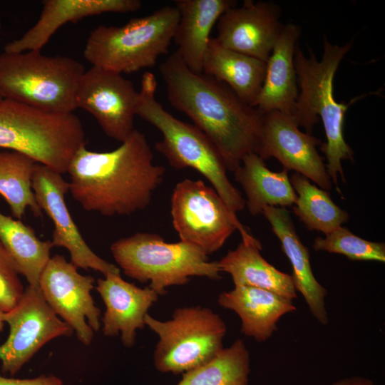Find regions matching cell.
Returning a JSON list of instances; mask_svg holds the SVG:
<instances>
[{
	"label": "cell",
	"instance_id": "obj_15",
	"mask_svg": "<svg viewBox=\"0 0 385 385\" xmlns=\"http://www.w3.org/2000/svg\"><path fill=\"white\" fill-rule=\"evenodd\" d=\"M320 144V139L299 129L291 114L273 111L262 115L255 153L264 160L277 158L284 169L294 170L328 190L332 181L316 148Z\"/></svg>",
	"mask_w": 385,
	"mask_h": 385
},
{
	"label": "cell",
	"instance_id": "obj_31",
	"mask_svg": "<svg viewBox=\"0 0 385 385\" xmlns=\"http://www.w3.org/2000/svg\"><path fill=\"white\" fill-rule=\"evenodd\" d=\"M16 267L0 242V309L7 312L21 299L24 287Z\"/></svg>",
	"mask_w": 385,
	"mask_h": 385
},
{
	"label": "cell",
	"instance_id": "obj_28",
	"mask_svg": "<svg viewBox=\"0 0 385 385\" xmlns=\"http://www.w3.org/2000/svg\"><path fill=\"white\" fill-rule=\"evenodd\" d=\"M36 163L19 152L0 153V195L9 205L15 219L21 220L28 207L36 217L42 215L31 188Z\"/></svg>",
	"mask_w": 385,
	"mask_h": 385
},
{
	"label": "cell",
	"instance_id": "obj_5",
	"mask_svg": "<svg viewBox=\"0 0 385 385\" xmlns=\"http://www.w3.org/2000/svg\"><path fill=\"white\" fill-rule=\"evenodd\" d=\"M86 133L73 113H52L9 99L0 101V148L23 153L64 174Z\"/></svg>",
	"mask_w": 385,
	"mask_h": 385
},
{
	"label": "cell",
	"instance_id": "obj_29",
	"mask_svg": "<svg viewBox=\"0 0 385 385\" xmlns=\"http://www.w3.org/2000/svg\"><path fill=\"white\" fill-rule=\"evenodd\" d=\"M250 352L241 339L208 362L183 374L176 385H248Z\"/></svg>",
	"mask_w": 385,
	"mask_h": 385
},
{
	"label": "cell",
	"instance_id": "obj_13",
	"mask_svg": "<svg viewBox=\"0 0 385 385\" xmlns=\"http://www.w3.org/2000/svg\"><path fill=\"white\" fill-rule=\"evenodd\" d=\"M138 98L132 81L121 73L92 66L79 82L76 106L90 113L106 135L123 143L135 129Z\"/></svg>",
	"mask_w": 385,
	"mask_h": 385
},
{
	"label": "cell",
	"instance_id": "obj_20",
	"mask_svg": "<svg viewBox=\"0 0 385 385\" xmlns=\"http://www.w3.org/2000/svg\"><path fill=\"white\" fill-rule=\"evenodd\" d=\"M262 214L270 223L291 264V276L296 291L303 296L314 319L321 324L327 325L329 322L325 304L327 291L313 274L309 251L297 234L289 212L284 207L265 206Z\"/></svg>",
	"mask_w": 385,
	"mask_h": 385
},
{
	"label": "cell",
	"instance_id": "obj_18",
	"mask_svg": "<svg viewBox=\"0 0 385 385\" xmlns=\"http://www.w3.org/2000/svg\"><path fill=\"white\" fill-rule=\"evenodd\" d=\"M38 20L21 38L7 43L5 52L41 51L63 24L104 13L133 12L142 6L139 0H46Z\"/></svg>",
	"mask_w": 385,
	"mask_h": 385
},
{
	"label": "cell",
	"instance_id": "obj_9",
	"mask_svg": "<svg viewBox=\"0 0 385 385\" xmlns=\"http://www.w3.org/2000/svg\"><path fill=\"white\" fill-rule=\"evenodd\" d=\"M145 324L158 336L153 361L160 372L185 373L208 362L224 348L226 324L207 307H178L164 322L148 313Z\"/></svg>",
	"mask_w": 385,
	"mask_h": 385
},
{
	"label": "cell",
	"instance_id": "obj_4",
	"mask_svg": "<svg viewBox=\"0 0 385 385\" xmlns=\"http://www.w3.org/2000/svg\"><path fill=\"white\" fill-rule=\"evenodd\" d=\"M156 88L155 75L144 73L135 108V115L162 134L155 148L173 168H190L205 176L232 213L244 210L245 200L230 181L225 162L215 145L196 125L167 111L155 98Z\"/></svg>",
	"mask_w": 385,
	"mask_h": 385
},
{
	"label": "cell",
	"instance_id": "obj_25",
	"mask_svg": "<svg viewBox=\"0 0 385 385\" xmlns=\"http://www.w3.org/2000/svg\"><path fill=\"white\" fill-rule=\"evenodd\" d=\"M233 173L246 194V205L253 216L262 213L265 206L284 207L296 202L288 170L271 171L255 153L246 155Z\"/></svg>",
	"mask_w": 385,
	"mask_h": 385
},
{
	"label": "cell",
	"instance_id": "obj_34",
	"mask_svg": "<svg viewBox=\"0 0 385 385\" xmlns=\"http://www.w3.org/2000/svg\"><path fill=\"white\" fill-rule=\"evenodd\" d=\"M3 314L4 312L0 309V334L2 332L5 324L3 319Z\"/></svg>",
	"mask_w": 385,
	"mask_h": 385
},
{
	"label": "cell",
	"instance_id": "obj_17",
	"mask_svg": "<svg viewBox=\"0 0 385 385\" xmlns=\"http://www.w3.org/2000/svg\"><path fill=\"white\" fill-rule=\"evenodd\" d=\"M96 284L106 306L102 318L103 335L113 337L120 334L123 344L133 346L137 331L144 329L145 317L159 294L149 287L140 288L124 280L120 273H109L98 279Z\"/></svg>",
	"mask_w": 385,
	"mask_h": 385
},
{
	"label": "cell",
	"instance_id": "obj_21",
	"mask_svg": "<svg viewBox=\"0 0 385 385\" xmlns=\"http://www.w3.org/2000/svg\"><path fill=\"white\" fill-rule=\"evenodd\" d=\"M217 302L235 312L241 320V332L257 342L268 340L277 331L281 317L297 309L293 301L274 292L242 285L220 293Z\"/></svg>",
	"mask_w": 385,
	"mask_h": 385
},
{
	"label": "cell",
	"instance_id": "obj_23",
	"mask_svg": "<svg viewBox=\"0 0 385 385\" xmlns=\"http://www.w3.org/2000/svg\"><path fill=\"white\" fill-rule=\"evenodd\" d=\"M262 245L252 235L242 238L219 261L221 272L228 273L234 286L242 285L267 289L293 301L297 298L292 276L277 270L261 255Z\"/></svg>",
	"mask_w": 385,
	"mask_h": 385
},
{
	"label": "cell",
	"instance_id": "obj_33",
	"mask_svg": "<svg viewBox=\"0 0 385 385\" xmlns=\"http://www.w3.org/2000/svg\"><path fill=\"white\" fill-rule=\"evenodd\" d=\"M332 385H375L374 382L367 378L362 376H351L336 381Z\"/></svg>",
	"mask_w": 385,
	"mask_h": 385
},
{
	"label": "cell",
	"instance_id": "obj_6",
	"mask_svg": "<svg viewBox=\"0 0 385 385\" xmlns=\"http://www.w3.org/2000/svg\"><path fill=\"white\" fill-rule=\"evenodd\" d=\"M85 72L76 59L48 56L41 51L0 53V95L52 113L77 108L76 94Z\"/></svg>",
	"mask_w": 385,
	"mask_h": 385
},
{
	"label": "cell",
	"instance_id": "obj_27",
	"mask_svg": "<svg viewBox=\"0 0 385 385\" xmlns=\"http://www.w3.org/2000/svg\"><path fill=\"white\" fill-rule=\"evenodd\" d=\"M289 180L297 194L293 211L307 229L327 235L348 222V213L334 203L327 191L297 173Z\"/></svg>",
	"mask_w": 385,
	"mask_h": 385
},
{
	"label": "cell",
	"instance_id": "obj_8",
	"mask_svg": "<svg viewBox=\"0 0 385 385\" xmlns=\"http://www.w3.org/2000/svg\"><path fill=\"white\" fill-rule=\"evenodd\" d=\"M178 21V9L165 6L122 26L100 25L88 36L84 57L121 74L153 67L168 53Z\"/></svg>",
	"mask_w": 385,
	"mask_h": 385
},
{
	"label": "cell",
	"instance_id": "obj_10",
	"mask_svg": "<svg viewBox=\"0 0 385 385\" xmlns=\"http://www.w3.org/2000/svg\"><path fill=\"white\" fill-rule=\"evenodd\" d=\"M170 212L180 241L197 247L207 255L219 250L237 230L242 239L252 235L215 189L201 180L187 178L176 184Z\"/></svg>",
	"mask_w": 385,
	"mask_h": 385
},
{
	"label": "cell",
	"instance_id": "obj_14",
	"mask_svg": "<svg viewBox=\"0 0 385 385\" xmlns=\"http://www.w3.org/2000/svg\"><path fill=\"white\" fill-rule=\"evenodd\" d=\"M61 175L36 163L31 180L38 205L54 225L51 240L53 246L66 248L71 262L77 268L92 269L103 276L120 273L119 267L98 256L84 240L67 207L65 195L69 191V183Z\"/></svg>",
	"mask_w": 385,
	"mask_h": 385
},
{
	"label": "cell",
	"instance_id": "obj_24",
	"mask_svg": "<svg viewBox=\"0 0 385 385\" xmlns=\"http://www.w3.org/2000/svg\"><path fill=\"white\" fill-rule=\"evenodd\" d=\"M266 71V62L235 51L210 37L202 73L225 83L245 103L254 107Z\"/></svg>",
	"mask_w": 385,
	"mask_h": 385
},
{
	"label": "cell",
	"instance_id": "obj_11",
	"mask_svg": "<svg viewBox=\"0 0 385 385\" xmlns=\"http://www.w3.org/2000/svg\"><path fill=\"white\" fill-rule=\"evenodd\" d=\"M9 334L0 344V361L4 373L16 374L49 341L71 337L73 329L53 312L38 287L28 286L18 304L4 312Z\"/></svg>",
	"mask_w": 385,
	"mask_h": 385
},
{
	"label": "cell",
	"instance_id": "obj_19",
	"mask_svg": "<svg viewBox=\"0 0 385 385\" xmlns=\"http://www.w3.org/2000/svg\"><path fill=\"white\" fill-rule=\"evenodd\" d=\"M300 28L289 23L284 26L266 61L260 91L254 103L262 114L277 111L294 113L299 91L294 58Z\"/></svg>",
	"mask_w": 385,
	"mask_h": 385
},
{
	"label": "cell",
	"instance_id": "obj_35",
	"mask_svg": "<svg viewBox=\"0 0 385 385\" xmlns=\"http://www.w3.org/2000/svg\"><path fill=\"white\" fill-rule=\"evenodd\" d=\"M1 30H2V26H1V24L0 23V33L1 32Z\"/></svg>",
	"mask_w": 385,
	"mask_h": 385
},
{
	"label": "cell",
	"instance_id": "obj_26",
	"mask_svg": "<svg viewBox=\"0 0 385 385\" xmlns=\"http://www.w3.org/2000/svg\"><path fill=\"white\" fill-rule=\"evenodd\" d=\"M0 242L29 286L38 287L41 274L51 258V240L42 241L21 220L0 212Z\"/></svg>",
	"mask_w": 385,
	"mask_h": 385
},
{
	"label": "cell",
	"instance_id": "obj_12",
	"mask_svg": "<svg viewBox=\"0 0 385 385\" xmlns=\"http://www.w3.org/2000/svg\"><path fill=\"white\" fill-rule=\"evenodd\" d=\"M61 255L51 257L43 269L39 288L51 308L76 332V337L89 345L93 331L101 328V310L91 296L95 279L83 275Z\"/></svg>",
	"mask_w": 385,
	"mask_h": 385
},
{
	"label": "cell",
	"instance_id": "obj_30",
	"mask_svg": "<svg viewBox=\"0 0 385 385\" xmlns=\"http://www.w3.org/2000/svg\"><path fill=\"white\" fill-rule=\"evenodd\" d=\"M315 251L340 254L354 261L385 262V244L371 242L353 234L342 226L325 237H317L312 245Z\"/></svg>",
	"mask_w": 385,
	"mask_h": 385
},
{
	"label": "cell",
	"instance_id": "obj_22",
	"mask_svg": "<svg viewBox=\"0 0 385 385\" xmlns=\"http://www.w3.org/2000/svg\"><path fill=\"white\" fill-rule=\"evenodd\" d=\"M179 21L173 41L188 68L202 73V62L210 33L220 16L237 5L233 0H175Z\"/></svg>",
	"mask_w": 385,
	"mask_h": 385
},
{
	"label": "cell",
	"instance_id": "obj_32",
	"mask_svg": "<svg viewBox=\"0 0 385 385\" xmlns=\"http://www.w3.org/2000/svg\"><path fill=\"white\" fill-rule=\"evenodd\" d=\"M0 385H63V383L55 376L43 375L34 379H21L0 375Z\"/></svg>",
	"mask_w": 385,
	"mask_h": 385
},
{
	"label": "cell",
	"instance_id": "obj_16",
	"mask_svg": "<svg viewBox=\"0 0 385 385\" xmlns=\"http://www.w3.org/2000/svg\"><path fill=\"white\" fill-rule=\"evenodd\" d=\"M279 16L274 3L245 0L220 16L215 38L227 48L266 62L284 26Z\"/></svg>",
	"mask_w": 385,
	"mask_h": 385
},
{
	"label": "cell",
	"instance_id": "obj_2",
	"mask_svg": "<svg viewBox=\"0 0 385 385\" xmlns=\"http://www.w3.org/2000/svg\"><path fill=\"white\" fill-rule=\"evenodd\" d=\"M171 106L187 115L213 143L227 170L255 153L262 123L256 108L243 102L225 83L190 70L177 51L159 66Z\"/></svg>",
	"mask_w": 385,
	"mask_h": 385
},
{
	"label": "cell",
	"instance_id": "obj_3",
	"mask_svg": "<svg viewBox=\"0 0 385 385\" xmlns=\"http://www.w3.org/2000/svg\"><path fill=\"white\" fill-rule=\"evenodd\" d=\"M353 42L344 46L332 44L324 36V51L320 61L309 48L306 56L299 47L296 48L294 63L300 92L298 94L292 116L298 126L311 134L314 126L322 122L326 142L320 149L325 154L326 168L332 182L337 188L338 175L345 182L342 160L354 162V151L345 141L343 133L344 116L349 106L362 95L352 99L348 104L338 103L334 97L333 81L339 65L351 49Z\"/></svg>",
	"mask_w": 385,
	"mask_h": 385
},
{
	"label": "cell",
	"instance_id": "obj_36",
	"mask_svg": "<svg viewBox=\"0 0 385 385\" xmlns=\"http://www.w3.org/2000/svg\"><path fill=\"white\" fill-rule=\"evenodd\" d=\"M2 99H3V98H2V97H1V95H0V101H1Z\"/></svg>",
	"mask_w": 385,
	"mask_h": 385
},
{
	"label": "cell",
	"instance_id": "obj_1",
	"mask_svg": "<svg viewBox=\"0 0 385 385\" xmlns=\"http://www.w3.org/2000/svg\"><path fill=\"white\" fill-rule=\"evenodd\" d=\"M67 173L69 192L85 210L114 216L146 208L165 168L154 164L145 135L135 128L115 150L96 152L82 146Z\"/></svg>",
	"mask_w": 385,
	"mask_h": 385
},
{
	"label": "cell",
	"instance_id": "obj_7",
	"mask_svg": "<svg viewBox=\"0 0 385 385\" xmlns=\"http://www.w3.org/2000/svg\"><path fill=\"white\" fill-rule=\"evenodd\" d=\"M112 255L124 274L148 286L159 296L170 286L188 284L192 277L221 278L217 261L210 262L197 247L180 241L167 242L159 235L137 232L111 245Z\"/></svg>",
	"mask_w": 385,
	"mask_h": 385
}]
</instances>
